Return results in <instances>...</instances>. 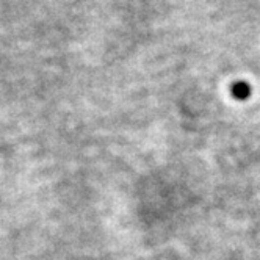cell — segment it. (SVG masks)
<instances>
[{"label":"cell","instance_id":"1","mask_svg":"<svg viewBox=\"0 0 260 260\" xmlns=\"http://www.w3.org/2000/svg\"><path fill=\"white\" fill-rule=\"evenodd\" d=\"M232 96L238 101H245L251 96V86L246 82H237L231 88Z\"/></svg>","mask_w":260,"mask_h":260}]
</instances>
